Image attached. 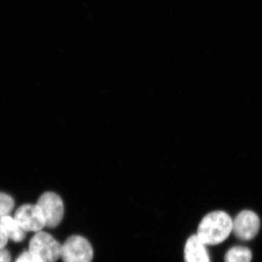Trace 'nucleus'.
Here are the masks:
<instances>
[{"label":"nucleus","mask_w":262,"mask_h":262,"mask_svg":"<svg viewBox=\"0 0 262 262\" xmlns=\"http://www.w3.org/2000/svg\"><path fill=\"white\" fill-rule=\"evenodd\" d=\"M232 227L233 220L226 212H211L202 220L196 236L204 245H219L232 233Z\"/></svg>","instance_id":"f257e3e1"},{"label":"nucleus","mask_w":262,"mask_h":262,"mask_svg":"<svg viewBox=\"0 0 262 262\" xmlns=\"http://www.w3.org/2000/svg\"><path fill=\"white\" fill-rule=\"evenodd\" d=\"M61 246L51 234L39 231L30 239L29 251L43 262H56L61 258Z\"/></svg>","instance_id":"f03ea898"},{"label":"nucleus","mask_w":262,"mask_h":262,"mask_svg":"<svg viewBox=\"0 0 262 262\" xmlns=\"http://www.w3.org/2000/svg\"><path fill=\"white\" fill-rule=\"evenodd\" d=\"M93 257L92 246L82 236H72L62 245L61 258L63 262H91Z\"/></svg>","instance_id":"7ed1b4c3"},{"label":"nucleus","mask_w":262,"mask_h":262,"mask_svg":"<svg viewBox=\"0 0 262 262\" xmlns=\"http://www.w3.org/2000/svg\"><path fill=\"white\" fill-rule=\"evenodd\" d=\"M37 205L44 215L46 227L54 228L61 223L64 207L61 198L58 194L51 192L44 193L38 200Z\"/></svg>","instance_id":"20e7f679"},{"label":"nucleus","mask_w":262,"mask_h":262,"mask_svg":"<svg viewBox=\"0 0 262 262\" xmlns=\"http://www.w3.org/2000/svg\"><path fill=\"white\" fill-rule=\"evenodd\" d=\"M15 220L26 232H38L46 227V220L37 204H26L15 211Z\"/></svg>","instance_id":"39448f33"},{"label":"nucleus","mask_w":262,"mask_h":262,"mask_svg":"<svg viewBox=\"0 0 262 262\" xmlns=\"http://www.w3.org/2000/svg\"><path fill=\"white\" fill-rule=\"evenodd\" d=\"M260 228V220L254 212L241 211L233 221L232 232L241 241H250L256 237Z\"/></svg>","instance_id":"423d86ee"},{"label":"nucleus","mask_w":262,"mask_h":262,"mask_svg":"<svg viewBox=\"0 0 262 262\" xmlns=\"http://www.w3.org/2000/svg\"><path fill=\"white\" fill-rule=\"evenodd\" d=\"M184 253L185 262H211L206 245L196 235L191 236L187 239Z\"/></svg>","instance_id":"0eeeda50"},{"label":"nucleus","mask_w":262,"mask_h":262,"mask_svg":"<svg viewBox=\"0 0 262 262\" xmlns=\"http://www.w3.org/2000/svg\"><path fill=\"white\" fill-rule=\"evenodd\" d=\"M0 226L8 239H11L13 242L20 243L26 238L27 232L19 225L14 217L10 215L1 217Z\"/></svg>","instance_id":"6e6552de"},{"label":"nucleus","mask_w":262,"mask_h":262,"mask_svg":"<svg viewBox=\"0 0 262 262\" xmlns=\"http://www.w3.org/2000/svg\"><path fill=\"white\" fill-rule=\"evenodd\" d=\"M252 253L244 246H234L225 255V262H251Z\"/></svg>","instance_id":"1a4fd4ad"},{"label":"nucleus","mask_w":262,"mask_h":262,"mask_svg":"<svg viewBox=\"0 0 262 262\" xmlns=\"http://www.w3.org/2000/svg\"><path fill=\"white\" fill-rule=\"evenodd\" d=\"M14 207L13 198L5 193L0 192V218L9 215Z\"/></svg>","instance_id":"9d476101"},{"label":"nucleus","mask_w":262,"mask_h":262,"mask_svg":"<svg viewBox=\"0 0 262 262\" xmlns=\"http://www.w3.org/2000/svg\"><path fill=\"white\" fill-rule=\"evenodd\" d=\"M15 262H43L40 258L33 254L30 251H24L16 258Z\"/></svg>","instance_id":"9b49d317"},{"label":"nucleus","mask_w":262,"mask_h":262,"mask_svg":"<svg viewBox=\"0 0 262 262\" xmlns=\"http://www.w3.org/2000/svg\"><path fill=\"white\" fill-rule=\"evenodd\" d=\"M0 262H11V255L5 248H0Z\"/></svg>","instance_id":"f8f14e48"},{"label":"nucleus","mask_w":262,"mask_h":262,"mask_svg":"<svg viewBox=\"0 0 262 262\" xmlns=\"http://www.w3.org/2000/svg\"><path fill=\"white\" fill-rule=\"evenodd\" d=\"M8 242V238L0 226V248H4Z\"/></svg>","instance_id":"ddd939ff"}]
</instances>
